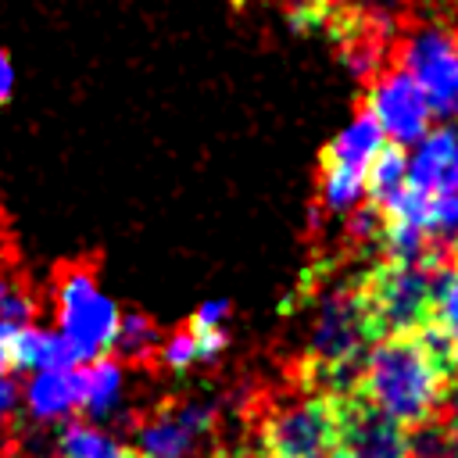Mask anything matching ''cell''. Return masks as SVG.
<instances>
[{
  "label": "cell",
  "mask_w": 458,
  "mask_h": 458,
  "mask_svg": "<svg viewBox=\"0 0 458 458\" xmlns=\"http://www.w3.org/2000/svg\"><path fill=\"white\" fill-rule=\"evenodd\" d=\"M454 369L437 358L415 333L376 340L358 369L354 394L390 415L404 429H419L437 419L454 390Z\"/></svg>",
  "instance_id": "1"
},
{
  "label": "cell",
  "mask_w": 458,
  "mask_h": 458,
  "mask_svg": "<svg viewBox=\"0 0 458 458\" xmlns=\"http://www.w3.org/2000/svg\"><path fill=\"white\" fill-rule=\"evenodd\" d=\"M54 304H57V336L68 344L75 361L104 358L114 347L122 311L100 290V283L86 261H72L57 272Z\"/></svg>",
  "instance_id": "2"
},
{
  "label": "cell",
  "mask_w": 458,
  "mask_h": 458,
  "mask_svg": "<svg viewBox=\"0 0 458 458\" xmlns=\"http://www.w3.org/2000/svg\"><path fill=\"white\" fill-rule=\"evenodd\" d=\"M358 286H361L376 340L408 336L429 322V304H433V268L429 265L379 261L365 279H358Z\"/></svg>",
  "instance_id": "3"
},
{
  "label": "cell",
  "mask_w": 458,
  "mask_h": 458,
  "mask_svg": "<svg viewBox=\"0 0 458 458\" xmlns=\"http://www.w3.org/2000/svg\"><path fill=\"white\" fill-rule=\"evenodd\" d=\"M340 447V404L329 394H304L276 404L261 422V458H329Z\"/></svg>",
  "instance_id": "4"
},
{
  "label": "cell",
  "mask_w": 458,
  "mask_h": 458,
  "mask_svg": "<svg viewBox=\"0 0 458 458\" xmlns=\"http://www.w3.org/2000/svg\"><path fill=\"white\" fill-rule=\"evenodd\" d=\"M401 68L422 89L433 122L458 125V47L440 25H419L401 47Z\"/></svg>",
  "instance_id": "5"
},
{
  "label": "cell",
  "mask_w": 458,
  "mask_h": 458,
  "mask_svg": "<svg viewBox=\"0 0 458 458\" xmlns=\"http://www.w3.org/2000/svg\"><path fill=\"white\" fill-rule=\"evenodd\" d=\"M361 111H369V118L379 125L383 140L401 150L415 147L433 129V111H429L422 89L411 82V75L401 64L383 68L369 79Z\"/></svg>",
  "instance_id": "6"
},
{
  "label": "cell",
  "mask_w": 458,
  "mask_h": 458,
  "mask_svg": "<svg viewBox=\"0 0 458 458\" xmlns=\"http://www.w3.org/2000/svg\"><path fill=\"white\" fill-rule=\"evenodd\" d=\"M215 429V404L186 401L179 408H165L136 426V458H190L204 437Z\"/></svg>",
  "instance_id": "7"
},
{
  "label": "cell",
  "mask_w": 458,
  "mask_h": 458,
  "mask_svg": "<svg viewBox=\"0 0 458 458\" xmlns=\"http://www.w3.org/2000/svg\"><path fill=\"white\" fill-rule=\"evenodd\" d=\"M340 404V451L351 458H408V429L361 401L354 390Z\"/></svg>",
  "instance_id": "8"
},
{
  "label": "cell",
  "mask_w": 458,
  "mask_h": 458,
  "mask_svg": "<svg viewBox=\"0 0 458 458\" xmlns=\"http://www.w3.org/2000/svg\"><path fill=\"white\" fill-rule=\"evenodd\" d=\"M458 186V125H433L408 150V190L440 197Z\"/></svg>",
  "instance_id": "9"
},
{
  "label": "cell",
  "mask_w": 458,
  "mask_h": 458,
  "mask_svg": "<svg viewBox=\"0 0 458 458\" xmlns=\"http://www.w3.org/2000/svg\"><path fill=\"white\" fill-rule=\"evenodd\" d=\"M25 408L39 422H61L82 404V372L79 369H50L36 372L21 394Z\"/></svg>",
  "instance_id": "10"
},
{
  "label": "cell",
  "mask_w": 458,
  "mask_h": 458,
  "mask_svg": "<svg viewBox=\"0 0 458 458\" xmlns=\"http://www.w3.org/2000/svg\"><path fill=\"white\" fill-rule=\"evenodd\" d=\"M386 147L379 125L369 118V111H358L326 147L322 154V168H344V172H354V175H365L372 157Z\"/></svg>",
  "instance_id": "11"
},
{
  "label": "cell",
  "mask_w": 458,
  "mask_h": 458,
  "mask_svg": "<svg viewBox=\"0 0 458 458\" xmlns=\"http://www.w3.org/2000/svg\"><path fill=\"white\" fill-rule=\"evenodd\" d=\"M82 372V411H86V422L100 426L104 419H111L118 408H122V397H125V365L111 354L104 358H93L86 361Z\"/></svg>",
  "instance_id": "12"
},
{
  "label": "cell",
  "mask_w": 458,
  "mask_h": 458,
  "mask_svg": "<svg viewBox=\"0 0 458 458\" xmlns=\"http://www.w3.org/2000/svg\"><path fill=\"white\" fill-rule=\"evenodd\" d=\"M7 358L14 369L25 372H50V369H75V354L54 329L25 326L7 340Z\"/></svg>",
  "instance_id": "13"
},
{
  "label": "cell",
  "mask_w": 458,
  "mask_h": 458,
  "mask_svg": "<svg viewBox=\"0 0 458 458\" xmlns=\"http://www.w3.org/2000/svg\"><path fill=\"white\" fill-rule=\"evenodd\" d=\"M57 458H132V451L93 422H64L57 433Z\"/></svg>",
  "instance_id": "14"
},
{
  "label": "cell",
  "mask_w": 458,
  "mask_h": 458,
  "mask_svg": "<svg viewBox=\"0 0 458 458\" xmlns=\"http://www.w3.org/2000/svg\"><path fill=\"white\" fill-rule=\"evenodd\" d=\"M429 322L440 329V336L451 347V358L458 365V258L440 261L433 268V304Z\"/></svg>",
  "instance_id": "15"
},
{
  "label": "cell",
  "mask_w": 458,
  "mask_h": 458,
  "mask_svg": "<svg viewBox=\"0 0 458 458\" xmlns=\"http://www.w3.org/2000/svg\"><path fill=\"white\" fill-rule=\"evenodd\" d=\"M404 186H408V150L386 143V147L372 157V165H369V172H365V197L372 200V208L383 211Z\"/></svg>",
  "instance_id": "16"
},
{
  "label": "cell",
  "mask_w": 458,
  "mask_h": 458,
  "mask_svg": "<svg viewBox=\"0 0 458 458\" xmlns=\"http://www.w3.org/2000/svg\"><path fill=\"white\" fill-rule=\"evenodd\" d=\"M157 347H161V333H157V326L147 315L125 311L118 318L114 347H111L118 354V361H150L157 354Z\"/></svg>",
  "instance_id": "17"
},
{
  "label": "cell",
  "mask_w": 458,
  "mask_h": 458,
  "mask_svg": "<svg viewBox=\"0 0 458 458\" xmlns=\"http://www.w3.org/2000/svg\"><path fill=\"white\" fill-rule=\"evenodd\" d=\"M318 193H322V208L326 211L351 215L365 200V175H354V172H344V168H322Z\"/></svg>",
  "instance_id": "18"
},
{
  "label": "cell",
  "mask_w": 458,
  "mask_h": 458,
  "mask_svg": "<svg viewBox=\"0 0 458 458\" xmlns=\"http://www.w3.org/2000/svg\"><path fill=\"white\" fill-rule=\"evenodd\" d=\"M157 361H161L165 369H172V372H186V369H193V365L200 361L197 336H193L190 329L172 333L168 340H161V347H157Z\"/></svg>",
  "instance_id": "19"
},
{
  "label": "cell",
  "mask_w": 458,
  "mask_h": 458,
  "mask_svg": "<svg viewBox=\"0 0 458 458\" xmlns=\"http://www.w3.org/2000/svg\"><path fill=\"white\" fill-rule=\"evenodd\" d=\"M225 315H229V301H208V304H200L197 311H193V318H190V333H222V322H225Z\"/></svg>",
  "instance_id": "20"
},
{
  "label": "cell",
  "mask_w": 458,
  "mask_h": 458,
  "mask_svg": "<svg viewBox=\"0 0 458 458\" xmlns=\"http://www.w3.org/2000/svg\"><path fill=\"white\" fill-rule=\"evenodd\" d=\"M440 429H444V437H447L451 458H458V386H454L451 397H447V419L440 422Z\"/></svg>",
  "instance_id": "21"
},
{
  "label": "cell",
  "mask_w": 458,
  "mask_h": 458,
  "mask_svg": "<svg viewBox=\"0 0 458 458\" xmlns=\"http://www.w3.org/2000/svg\"><path fill=\"white\" fill-rule=\"evenodd\" d=\"M21 408V386L14 379H0V419H11Z\"/></svg>",
  "instance_id": "22"
},
{
  "label": "cell",
  "mask_w": 458,
  "mask_h": 458,
  "mask_svg": "<svg viewBox=\"0 0 458 458\" xmlns=\"http://www.w3.org/2000/svg\"><path fill=\"white\" fill-rule=\"evenodd\" d=\"M11 89H14V64H11V57L0 50V104L11 97Z\"/></svg>",
  "instance_id": "23"
},
{
  "label": "cell",
  "mask_w": 458,
  "mask_h": 458,
  "mask_svg": "<svg viewBox=\"0 0 458 458\" xmlns=\"http://www.w3.org/2000/svg\"><path fill=\"white\" fill-rule=\"evenodd\" d=\"M7 369H11V358H7V344L0 340V379L7 376Z\"/></svg>",
  "instance_id": "24"
},
{
  "label": "cell",
  "mask_w": 458,
  "mask_h": 458,
  "mask_svg": "<svg viewBox=\"0 0 458 458\" xmlns=\"http://www.w3.org/2000/svg\"><path fill=\"white\" fill-rule=\"evenodd\" d=\"M329 458H351V454H347V451H340V447H336V451H333V454H329Z\"/></svg>",
  "instance_id": "25"
},
{
  "label": "cell",
  "mask_w": 458,
  "mask_h": 458,
  "mask_svg": "<svg viewBox=\"0 0 458 458\" xmlns=\"http://www.w3.org/2000/svg\"><path fill=\"white\" fill-rule=\"evenodd\" d=\"M7 290H11V286H7L4 279H0V301H4V293H7Z\"/></svg>",
  "instance_id": "26"
},
{
  "label": "cell",
  "mask_w": 458,
  "mask_h": 458,
  "mask_svg": "<svg viewBox=\"0 0 458 458\" xmlns=\"http://www.w3.org/2000/svg\"><path fill=\"white\" fill-rule=\"evenodd\" d=\"M451 36H454V47H458V32H451Z\"/></svg>",
  "instance_id": "27"
},
{
  "label": "cell",
  "mask_w": 458,
  "mask_h": 458,
  "mask_svg": "<svg viewBox=\"0 0 458 458\" xmlns=\"http://www.w3.org/2000/svg\"><path fill=\"white\" fill-rule=\"evenodd\" d=\"M454 258H458V243H454Z\"/></svg>",
  "instance_id": "28"
},
{
  "label": "cell",
  "mask_w": 458,
  "mask_h": 458,
  "mask_svg": "<svg viewBox=\"0 0 458 458\" xmlns=\"http://www.w3.org/2000/svg\"><path fill=\"white\" fill-rule=\"evenodd\" d=\"M132 458H136V454H132Z\"/></svg>",
  "instance_id": "29"
}]
</instances>
